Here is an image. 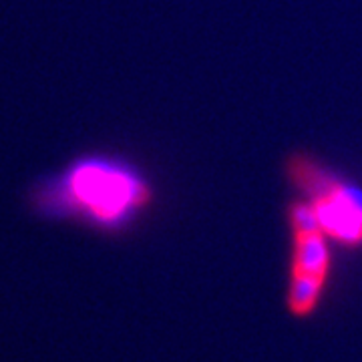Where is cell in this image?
<instances>
[{
    "instance_id": "3",
    "label": "cell",
    "mask_w": 362,
    "mask_h": 362,
    "mask_svg": "<svg viewBox=\"0 0 362 362\" xmlns=\"http://www.w3.org/2000/svg\"><path fill=\"white\" fill-rule=\"evenodd\" d=\"M290 264L284 306L296 322H308L322 310L334 274L332 242L324 233L308 202L294 195L286 207Z\"/></svg>"
},
{
    "instance_id": "2",
    "label": "cell",
    "mask_w": 362,
    "mask_h": 362,
    "mask_svg": "<svg viewBox=\"0 0 362 362\" xmlns=\"http://www.w3.org/2000/svg\"><path fill=\"white\" fill-rule=\"evenodd\" d=\"M284 175L298 197L308 202L328 240L340 250H362V187L338 175L308 151H292Z\"/></svg>"
},
{
    "instance_id": "1",
    "label": "cell",
    "mask_w": 362,
    "mask_h": 362,
    "mask_svg": "<svg viewBox=\"0 0 362 362\" xmlns=\"http://www.w3.org/2000/svg\"><path fill=\"white\" fill-rule=\"evenodd\" d=\"M156 189L129 159L115 153H78L28 183L26 211L45 223L77 226L121 238L153 207Z\"/></svg>"
}]
</instances>
